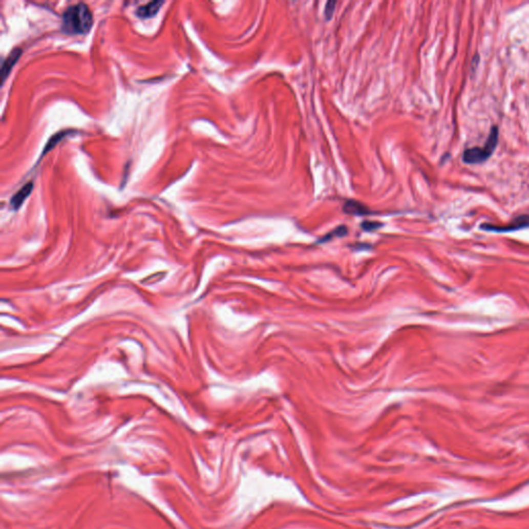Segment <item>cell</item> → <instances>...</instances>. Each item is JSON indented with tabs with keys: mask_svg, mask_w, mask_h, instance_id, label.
<instances>
[{
	"mask_svg": "<svg viewBox=\"0 0 529 529\" xmlns=\"http://www.w3.org/2000/svg\"><path fill=\"white\" fill-rule=\"evenodd\" d=\"M343 211L346 213V214H350V215H356V216H361V215H367L370 213L369 209L363 205L362 203L360 202H357V201H354V200H349V201H346V203L344 204L343 206Z\"/></svg>",
	"mask_w": 529,
	"mask_h": 529,
	"instance_id": "obj_5",
	"label": "cell"
},
{
	"mask_svg": "<svg viewBox=\"0 0 529 529\" xmlns=\"http://www.w3.org/2000/svg\"><path fill=\"white\" fill-rule=\"evenodd\" d=\"M481 229L492 232H511L519 229H524L529 227V215L523 214L515 217L511 222L504 225H495L491 223H483Z\"/></svg>",
	"mask_w": 529,
	"mask_h": 529,
	"instance_id": "obj_3",
	"label": "cell"
},
{
	"mask_svg": "<svg viewBox=\"0 0 529 529\" xmlns=\"http://www.w3.org/2000/svg\"><path fill=\"white\" fill-rule=\"evenodd\" d=\"M347 227L345 225H340L338 227H336L333 231H331L330 234L326 235V237H324L321 242H325V241H329L330 239H332L333 237H343L345 236V235L347 234Z\"/></svg>",
	"mask_w": 529,
	"mask_h": 529,
	"instance_id": "obj_8",
	"label": "cell"
},
{
	"mask_svg": "<svg viewBox=\"0 0 529 529\" xmlns=\"http://www.w3.org/2000/svg\"><path fill=\"white\" fill-rule=\"evenodd\" d=\"M66 135H68V134H66V133H59V134H57V135L53 136V138H52L51 140H49V143H48V144H47V146L45 147L44 153L48 152L49 150H52V148H53L57 143H59Z\"/></svg>",
	"mask_w": 529,
	"mask_h": 529,
	"instance_id": "obj_9",
	"label": "cell"
},
{
	"mask_svg": "<svg viewBox=\"0 0 529 529\" xmlns=\"http://www.w3.org/2000/svg\"><path fill=\"white\" fill-rule=\"evenodd\" d=\"M362 228L364 230H367V231H372V230H375L377 228H379L380 226H383V223L380 222H377V221H370V220H366V221H363L362 224H361Z\"/></svg>",
	"mask_w": 529,
	"mask_h": 529,
	"instance_id": "obj_10",
	"label": "cell"
},
{
	"mask_svg": "<svg viewBox=\"0 0 529 529\" xmlns=\"http://www.w3.org/2000/svg\"><path fill=\"white\" fill-rule=\"evenodd\" d=\"M93 24L92 14L85 4H78L66 10L62 16V31L66 34H86Z\"/></svg>",
	"mask_w": 529,
	"mask_h": 529,
	"instance_id": "obj_1",
	"label": "cell"
},
{
	"mask_svg": "<svg viewBox=\"0 0 529 529\" xmlns=\"http://www.w3.org/2000/svg\"><path fill=\"white\" fill-rule=\"evenodd\" d=\"M335 8H336V2H333V0H331V2H328L326 7H325V17H326V20H331L333 15H334V12H335Z\"/></svg>",
	"mask_w": 529,
	"mask_h": 529,
	"instance_id": "obj_11",
	"label": "cell"
},
{
	"mask_svg": "<svg viewBox=\"0 0 529 529\" xmlns=\"http://www.w3.org/2000/svg\"><path fill=\"white\" fill-rule=\"evenodd\" d=\"M22 54V51L20 49H14L11 54L7 57V59L4 61L3 64V68H2V83L4 84L6 79L8 78L9 74L11 73L12 69L14 68V66L16 65V62L19 60V58Z\"/></svg>",
	"mask_w": 529,
	"mask_h": 529,
	"instance_id": "obj_4",
	"label": "cell"
},
{
	"mask_svg": "<svg viewBox=\"0 0 529 529\" xmlns=\"http://www.w3.org/2000/svg\"><path fill=\"white\" fill-rule=\"evenodd\" d=\"M32 188H33V184L32 183H28L26 185H24L11 200V206L17 210L21 207V205L23 204V202L26 200V198L31 194L32 192Z\"/></svg>",
	"mask_w": 529,
	"mask_h": 529,
	"instance_id": "obj_7",
	"label": "cell"
},
{
	"mask_svg": "<svg viewBox=\"0 0 529 529\" xmlns=\"http://www.w3.org/2000/svg\"><path fill=\"white\" fill-rule=\"evenodd\" d=\"M499 140L498 126L493 125L489 137L483 147H473L466 149L462 154V160L467 164H481L487 161L494 153Z\"/></svg>",
	"mask_w": 529,
	"mask_h": 529,
	"instance_id": "obj_2",
	"label": "cell"
},
{
	"mask_svg": "<svg viewBox=\"0 0 529 529\" xmlns=\"http://www.w3.org/2000/svg\"><path fill=\"white\" fill-rule=\"evenodd\" d=\"M163 5V2H153V3H150V4H147L146 6H143V7H140L136 14L139 18H142V19H146V18H151L153 16H155L161 6Z\"/></svg>",
	"mask_w": 529,
	"mask_h": 529,
	"instance_id": "obj_6",
	"label": "cell"
}]
</instances>
